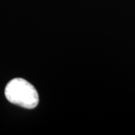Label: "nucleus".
Returning <instances> with one entry per match:
<instances>
[{"mask_svg": "<svg viewBox=\"0 0 135 135\" xmlns=\"http://www.w3.org/2000/svg\"><path fill=\"white\" fill-rule=\"evenodd\" d=\"M7 100L26 109H33L38 104V93L35 88L23 78H15L5 86Z\"/></svg>", "mask_w": 135, "mask_h": 135, "instance_id": "nucleus-1", "label": "nucleus"}]
</instances>
